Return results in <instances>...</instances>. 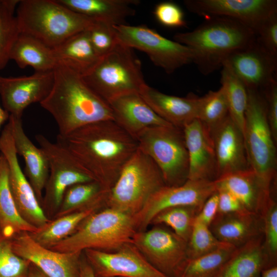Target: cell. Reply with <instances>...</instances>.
<instances>
[{
	"instance_id": "6da1fadb",
	"label": "cell",
	"mask_w": 277,
	"mask_h": 277,
	"mask_svg": "<svg viewBox=\"0 0 277 277\" xmlns=\"http://www.w3.org/2000/svg\"><path fill=\"white\" fill-rule=\"evenodd\" d=\"M56 142L95 181L109 191L138 148L136 140L114 120H104L57 136Z\"/></svg>"
},
{
	"instance_id": "7a4b0ae2",
	"label": "cell",
	"mask_w": 277,
	"mask_h": 277,
	"mask_svg": "<svg viewBox=\"0 0 277 277\" xmlns=\"http://www.w3.org/2000/svg\"><path fill=\"white\" fill-rule=\"evenodd\" d=\"M53 71L52 89L40 105L54 119L58 136H65L91 123L114 120L109 104L87 85L82 75L61 64Z\"/></svg>"
},
{
	"instance_id": "3957f363",
	"label": "cell",
	"mask_w": 277,
	"mask_h": 277,
	"mask_svg": "<svg viewBox=\"0 0 277 277\" xmlns=\"http://www.w3.org/2000/svg\"><path fill=\"white\" fill-rule=\"evenodd\" d=\"M174 41L190 48L200 72L210 74L222 68L227 56L254 43L253 31L242 23L226 17H211L193 30L178 33Z\"/></svg>"
},
{
	"instance_id": "277c9868",
	"label": "cell",
	"mask_w": 277,
	"mask_h": 277,
	"mask_svg": "<svg viewBox=\"0 0 277 277\" xmlns=\"http://www.w3.org/2000/svg\"><path fill=\"white\" fill-rule=\"evenodd\" d=\"M20 32L53 48L70 36L88 30L95 21L57 0H21L15 10Z\"/></svg>"
},
{
	"instance_id": "5b68a950",
	"label": "cell",
	"mask_w": 277,
	"mask_h": 277,
	"mask_svg": "<svg viewBox=\"0 0 277 277\" xmlns=\"http://www.w3.org/2000/svg\"><path fill=\"white\" fill-rule=\"evenodd\" d=\"M96 212L83 221L70 236L49 249L63 253H82L89 249L116 250L132 243L137 232L132 215L109 207Z\"/></svg>"
},
{
	"instance_id": "8992f818",
	"label": "cell",
	"mask_w": 277,
	"mask_h": 277,
	"mask_svg": "<svg viewBox=\"0 0 277 277\" xmlns=\"http://www.w3.org/2000/svg\"><path fill=\"white\" fill-rule=\"evenodd\" d=\"M165 186L157 166L138 148L109 190L106 204L133 216L155 192Z\"/></svg>"
},
{
	"instance_id": "52a82bcc",
	"label": "cell",
	"mask_w": 277,
	"mask_h": 277,
	"mask_svg": "<svg viewBox=\"0 0 277 277\" xmlns=\"http://www.w3.org/2000/svg\"><path fill=\"white\" fill-rule=\"evenodd\" d=\"M82 77L87 85L107 103L125 94L140 93L146 84L141 62L133 49L118 42Z\"/></svg>"
},
{
	"instance_id": "ba28073f",
	"label": "cell",
	"mask_w": 277,
	"mask_h": 277,
	"mask_svg": "<svg viewBox=\"0 0 277 277\" xmlns=\"http://www.w3.org/2000/svg\"><path fill=\"white\" fill-rule=\"evenodd\" d=\"M248 103L245 115L243 136L250 168L271 185L276 175L275 143L263 92L247 89Z\"/></svg>"
},
{
	"instance_id": "9c48e42d",
	"label": "cell",
	"mask_w": 277,
	"mask_h": 277,
	"mask_svg": "<svg viewBox=\"0 0 277 277\" xmlns=\"http://www.w3.org/2000/svg\"><path fill=\"white\" fill-rule=\"evenodd\" d=\"M138 148L154 162L167 186L188 180L189 158L182 129L172 125L144 130L136 137Z\"/></svg>"
},
{
	"instance_id": "30bf717a",
	"label": "cell",
	"mask_w": 277,
	"mask_h": 277,
	"mask_svg": "<svg viewBox=\"0 0 277 277\" xmlns=\"http://www.w3.org/2000/svg\"><path fill=\"white\" fill-rule=\"evenodd\" d=\"M113 28L118 42L144 52L167 74L193 62L194 53L190 48L166 38L146 25L124 24Z\"/></svg>"
},
{
	"instance_id": "8fae6325",
	"label": "cell",
	"mask_w": 277,
	"mask_h": 277,
	"mask_svg": "<svg viewBox=\"0 0 277 277\" xmlns=\"http://www.w3.org/2000/svg\"><path fill=\"white\" fill-rule=\"evenodd\" d=\"M35 139L45 153L49 167L42 206L43 205L49 210L57 211L64 194L69 187L95 180L60 144L51 142L41 134L36 135Z\"/></svg>"
},
{
	"instance_id": "7c38bea8",
	"label": "cell",
	"mask_w": 277,
	"mask_h": 277,
	"mask_svg": "<svg viewBox=\"0 0 277 277\" xmlns=\"http://www.w3.org/2000/svg\"><path fill=\"white\" fill-rule=\"evenodd\" d=\"M132 243L153 267L168 277H180L189 260L187 242L163 228L136 232Z\"/></svg>"
},
{
	"instance_id": "4fadbf2b",
	"label": "cell",
	"mask_w": 277,
	"mask_h": 277,
	"mask_svg": "<svg viewBox=\"0 0 277 277\" xmlns=\"http://www.w3.org/2000/svg\"><path fill=\"white\" fill-rule=\"evenodd\" d=\"M0 152L8 165L9 185L19 214L35 227H43L50 220L20 166L9 122L0 135Z\"/></svg>"
},
{
	"instance_id": "5bb4252c",
	"label": "cell",
	"mask_w": 277,
	"mask_h": 277,
	"mask_svg": "<svg viewBox=\"0 0 277 277\" xmlns=\"http://www.w3.org/2000/svg\"><path fill=\"white\" fill-rule=\"evenodd\" d=\"M216 191L214 181L188 180L177 186H165L155 192L133 218L137 229L144 230L160 212L180 206L201 208Z\"/></svg>"
},
{
	"instance_id": "9a60e30c",
	"label": "cell",
	"mask_w": 277,
	"mask_h": 277,
	"mask_svg": "<svg viewBox=\"0 0 277 277\" xmlns=\"http://www.w3.org/2000/svg\"><path fill=\"white\" fill-rule=\"evenodd\" d=\"M187 9L205 19L226 17L238 21L254 33L267 19L277 14L275 0H185Z\"/></svg>"
},
{
	"instance_id": "2e32d148",
	"label": "cell",
	"mask_w": 277,
	"mask_h": 277,
	"mask_svg": "<svg viewBox=\"0 0 277 277\" xmlns=\"http://www.w3.org/2000/svg\"><path fill=\"white\" fill-rule=\"evenodd\" d=\"M83 252L96 277H168L153 267L132 243L114 252L92 249Z\"/></svg>"
},
{
	"instance_id": "e0dca14e",
	"label": "cell",
	"mask_w": 277,
	"mask_h": 277,
	"mask_svg": "<svg viewBox=\"0 0 277 277\" xmlns=\"http://www.w3.org/2000/svg\"><path fill=\"white\" fill-rule=\"evenodd\" d=\"M224 63L230 67L247 89L263 92L276 81L277 56L268 52L256 39L229 54Z\"/></svg>"
},
{
	"instance_id": "ac0fdd59",
	"label": "cell",
	"mask_w": 277,
	"mask_h": 277,
	"mask_svg": "<svg viewBox=\"0 0 277 277\" xmlns=\"http://www.w3.org/2000/svg\"><path fill=\"white\" fill-rule=\"evenodd\" d=\"M53 82V70L18 77L0 75V96L4 109L9 115L22 118L28 106L40 104L47 96Z\"/></svg>"
},
{
	"instance_id": "d6986e66",
	"label": "cell",
	"mask_w": 277,
	"mask_h": 277,
	"mask_svg": "<svg viewBox=\"0 0 277 277\" xmlns=\"http://www.w3.org/2000/svg\"><path fill=\"white\" fill-rule=\"evenodd\" d=\"M14 253L29 261L48 277H78L82 253H63L44 247L29 233L11 239Z\"/></svg>"
},
{
	"instance_id": "ffe728a7",
	"label": "cell",
	"mask_w": 277,
	"mask_h": 277,
	"mask_svg": "<svg viewBox=\"0 0 277 277\" xmlns=\"http://www.w3.org/2000/svg\"><path fill=\"white\" fill-rule=\"evenodd\" d=\"M210 137L217 163V179L250 168L243 132L229 115Z\"/></svg>"
},
{
	"instance_id": "44dd1931",
	"label": "cell",
	"mask_w": 277,
	"mask_h": 277,
	"mask_svg": "<svg viewBox=\"0 0 277 277\" xmlns=\"http://www.w3.org/2000/svg\"><path fill=\"white\" fill-rule=\"evenodd\" d=\"M214 182L216 190L231 193L250 213L261 215L272 199L271 185L251 168L227 174Z\"/></svg>"
},
{
	"instance_id": "7402d4cb",
	"label": "cell",
	"mask_w": 277,
	"mask_h": 277,
	"mask_svg": "<svg viewBox=\"0 0 277 277\" xmlns=\"http://www.w3.org/2000/svg\"><path fill=\"white\" fill-rule=\"evenodd\" d=\"M183 130L189 158L188 180L214 181L217 163L211 137L197 119Z\"/></svg>"
},
{
	"instance_id": "603a6c76",
	"label": "cell",
	"mask_w": 277,
	"mask_h": 277,
	"mask_svg": "<svg viewBox=\"0 0 277 277\" xmlns=\"http://www.w3.org/2000/svg\"><path fill=\"white\" fill-rule=\"evenodd\" d=\"M108 104L114 121L135 139L147 128L171 125L160 117L138 92L119 96Z\"/></svg>"
},
{
	"instance_id": "cb8c5ba5",
	"label": "cell",
	"mask_w": 277,
	"mask_h": 277,
	"mask_svg": "<svg viewBox=\"0 0 277 277\" xmlns=\"http://www.w3.org/2000/svg\"><path fill=\"white\" fill-rule=\"evenodd\" d=\"M16 153L22 156L25 167L24 174L32 187L41 205L49 173L47 158L40 147H36L26 135L22 118L9 116Z\"/></svg>"
},
{
	"instance_id": "d4e9b609",
	"label": "cell",
	"mask_w": 277,
	"mask_h": 277,
	"mask_svg": "<svg viewBox=\"0 0 277 277\" xmlns=\"http://www.w3.org/2000/svg\"><path fill=\"white\" fill-rule=\"evenodd\" d=\"M139 93L160 117L174 127L183 129L197 119L199 97L193 93L184 97L170 95L146 84Z\"/></svg>"
},
{
	"instance_id": "484cf974",
	"label": "cell",
	"mask_w": 277,
	"mask_h": 277,
	"mask_svg": "<svg viewBox=\"0 0 277 277\" xmlns=\"http://www.w3.org/2000/svg\"><path fill=\"white\" fill-rule=\"evenodd\" d=\"M209 228L220 241L238 248L263 235V220L248 212L217 213Z\"/></svg>"
},
{
	"instance_id": "4316f807",
	"label": "cell",
	"mask_w": 277,
	"mask_h": 277,
	"mask_svg": "<svg viewBox=\"0 0 277 277\" xmlns=\"http://www.w3.org/2000/svg\"><path fill=\"white\" fill-rule=\"evenodd\" d=\"M269 266L262 235L236 248L213 277H259L261 271Z\"/></svg>"
},
{
	"instance_id": "83f0119b",
	"label": "cell",
	"mask_w": 277,
	"mask_h": 277,
	"mask_svg": "<svg viewBox=\"0 0 277 277\" xmlns=\"http://www.w3.org/2000/svg\"><path fill=\"white\" fill-rule=\"evenodd\" d=\"M70 10L92 20L112 26L126 24V18L134 16L132 6L138 0H57Z\"/></svg>"
},
{
	"instance_id": "f1b7e54d",
	"label": "cell",
	"mask_w": 277,
	"mask_h": 277,
	"mask_svg": "<svg viewBox=\"0 0 277 277\" xmlns=\"http://www.w3.org/2000/svg\"><path fill=\"white\" fill-rule=\"evenodd\" d=\"M88 30L70 36L52 48L57 64L82 76L90 71L101 58L91 43Z\"/></svg>"
},
{
	"instance_id": "f546056e",
	"label": "cell",
	"mask_w": 277,
	"mask_h": 277,
	"mask_svg": "<svg viewBox=\"0 0 277 277\" xmlns=\"http://www.w3.org/2000/svg\"><path fill=\"white\" fill-rule=\"evenodd\" d=\"M37 228L25 221L19 214L9 182L8 165L1 154L0 162V234L8 239L23 232L33 233Z\"/></svg>"
},
{
	"instance_id": "4dcf8cb0",
	"label": "cell",
	"mask_w": 277,
	"mask_h": 277,
	"mask_svg": "<svg viewBox=\"0 0 277 277\" xmlns=\"http://www.w3.org/2000/svg\"><path fill=\"white\" fill-rule=\"evenodd\" d=\"M10 60L14 61L20 68L30 66L35 72L53 71L57 65L52 48L22 33L13 46Z\"/></svg>"
},
{
	"instance_id": "1f68e13d",
	"label": "cell",
	"mask_w": 277,
	"mask_h": 277,
	"mask_svg": "<svg viewBox=\"0 0 277 277\" xmlns=\"http://www.w3.org/2000/svg\"><path fill=\"white\" fill-rule=\"evenodd\" d=\"M105 201L97 203L82 210L50 221L36 231L29 233L42 246L49 248L72 234L87 217L96 212Z\"/></svg>"
},
{
	"instance_id": "d6a6232c",
	"label": "cell",
	"mask_w": 277,
	"mask_h": 277,
	"mask_svg": "<svg viewBox=\"0 0 277 277\" xmlns=\"http://www.w3.org/2000/svg\"><path fill=\"white\" fill-rule=\"evenodd\" d=\"M109 191L97 181L78 183L65 191L55 217H58L106 200Z\"/></svg>"
},
{
	"instance_id": "836d02e7",
	"label": "cell",
	"mask_w": 277,
	"mask_h": 277,
	"mask_svg": "<svg viewBox=\"0 0 277 277\" xmlns=\"http://www.w3.org/2000/svg\"><path fill=\"white\" fill-rule=\"evenodd\" d=\"M221 83L225 90L229 115L243 134L248 98L247 89L226 63L222 67Z\"/></svg>"
},
{
	"instance_id": "e575fe53",
	"label": "cell",
	"mask_w": 277,
	"mask_h": 277,
	"mask_svg": "<svg viewBox=\"0 0 277 277\" xmlns=\"http://www.w3.org/2000/svg\"><path fill=\"white\" fill-rule=\"evenodd\" d=\"M229 115L228 103L222 86L199 97L197 119L210 136L212 131Z\"/></svg>"
},
{
	"instance_id": "d590c367",
	"label": "cell",
	"mask_w": 277,
	"mask_h": 277,
	"mask_svg": "<svg viewBox=\"0 0 277 277\" xmlns=\"http://www.w3.org/2000/svg\"><path fill=\"white\" fill-rule=\"evenodd\" d=\"M19 0H0V70L10 60L13 46L21 33L15 12Z\"/></svg>"
},
{
	"instance_id": "8d00e7d4",
	"label": "cell",
	"mask_w": 277,
	"mask_h": 277,
	"mask_svg": "<svg viewBox=\"0 0 277 277\" xmlns=\"http://www.w3.org/2000/svg\"><path fill=\"white\" fill-rule=\"evenodd\" d=\"M236 248L228 245L189 260L180 277H213L231 257Z\"/></svg>"
},
{
	"instance_id": "74e56055",
	"label": "cell",
	"mask_w": 277,
	"mask_h": 277,
	"mask_svg": "<svg viewBox=\"0 0 277 277\" xmlns=\"http://www.w3.org/2000/svg\"><path fill=\"white\" fill-rule=\"evenodd\" d=\"M201 209L193 206L168 208L158 213L151 223L168 226L177 236L188 242Z\"/></svg>"
},
{
	"instance_id": "f35d334b",
	"label": "cell",
	"mask_w": 277,
	"mask_h": 277,
	"mask_svg": "<svg viewBox=\"0 0 277 277\" xmlns=\"http://www.w3.org/2000/svg\"><path fill=\"white\" fill-rule=\"evenodd\" d=\"M228 245L217 240L209 226L196 219L187 242L189 259L196 258Z\"/></svg>"
},
{
	"instance_id": "ab89813d",
	"label": "cell",
	"mask_w": 277,
	"mask_h": 277,
	"mask_svg": "<svg viewBox=\"0 0 277 277\" xmlns=\"http://www.w3.org/2000/svg\"><path fill=\"white\" fill-rule=\"evenodd\" d=\"M30 266L14 253L11 239L0 234V277H28Z\"/></svg>"
},
{
	"instance_id": "60d3db41",
	"label": "cell",
	"mask_w": 277,
	"mask_h": 277,
	"mask_svg": "<svg viewBox=\"0 0 277 277\" xmlns=\"http://www.w3.org/2000/svg\"><path fill=\"white\" fill-rule=\"evenodd\" d=\"M264 247L271 266L276 265L277 205L270 200L261 214Z\"/></svg>"
},
{
	"instance_id": "b9f144b4",
	"label": "cell",
	"mask_w": 277,
	"mask_h": 277,
	"mask_svg": "<svg viewBox=\"0 0 277 277\" xmlns=\"http://www.w3.org/2000/svg\"><path fill=\"white\" fill-rule=\"evenodd\" d=\"M88 31L91 43L101 57L110 52L118 42L112 25L95 22Z\"/></svg>"
},
{
	"instance_id": "7bdbcfd3",
	"label": "cell",
	"mask_w": 277,
	"mask_h": 277,
	"mask_svg": "<svg viewBox=\"0 0 277 277\" xmlns=\"http://www.w3.org/2000/svg\"><path fill=\"white\" fill-rule=\"evenodd\" d=\"M156 20L162 25L171 28L186 27L187 22L182 9L172 2H163L156 5L153 10Z\"/></svg>"
},
{
	"instance_id": "ee69618b",
	"label": "cell",
	"mask_w": 277,
	"mask_h": 277,
	"mask_svg": "<svg viewBox=\"0 0 277 277\" xmlns=\"http://www.w3.org/2000/svg\"><path fill=\"white\" fill-rule=\"evenodd\" d=\"M255 34L257 42L270 53L277 56V14L267 19Z\"/></svg>"
},
{
	"instance_id": "f6af8a7d",
	"label": "cell",
	"mask_w": 277,
	"mask_h": 277,
	"mask_svg": "<svg viewBox=\"0 0 277 277\" xmlns=\"http://www.w3.org/2000/svg\"><path fill=\"white\" fill-rule=\"evenodd\" d=\"M267 104V118L269 127L276 143L277 140V83L274 81L263 92Z\"/></svg>"
},
{
	"instance_id": "bcb514c9",
	"label": "cell",
	"mask_w": 277,
	"mask_h": 277,
	"mask_svg": "<svg viewBox=\"0 0 277 277\" xmlns=\"http://www.w3.org/2000/svg\"><path fill=\"white\" fill-rule=\"evenodd\" d=\"M216 192L218 194L217 213L248 212L239 200L230 192L223 189H217Z\"/></svg>"
},
{
	"instance_id": "7dc6e473",
	"label": "cell",
	"mask_w": 277,
	"mask_h": 277,
	"mask_svg": "<svg viewBox=\"0 0 277 277\" xmlns=\"http://www.w3.org/2000/svg\"><path fill=\"white\" fill-rule=\"evenodd\" d=\"M218 212V194L216 191L204 203L196 220L209 227Z\"/></svg>"
},
{
	"instance_id": "c3c4849f",
	"label": "cell",
	"mask_w": 277,
	"mask_h": 277,
	"mask_svg": "<svg viewBox=\"0 0 277 277\" xmlns=\"http://www.w3.org/2000/svg\"><path fill=\"white\" fill-rule=\"evenodd\" d=\"M78 277H96L91 267L85 258L81 260Z\"/></svg>"
},
{
	"instance_id": "681fc988",
	"label": "cell",
	"mask_w": 277,
	"mask_h": 277,
	"mask_svg": "<svg viewBox=\"0 0 277 277\" xmlns=\"http://www.w3.org/2000/svg\"><path fill=\"white\" fill-rule=\"evenodd\" d=\"M259 277H277V266L273 265L264 268Z\"/></svg>"
},
{
	"instance_id": "f907efd6",
	"label": "cell",
	"mask_w": 277,
	"mask_h": 277,
	"mask_svg": "<svg viewBox=\"0 0 277 277\" xmlns=\"http://www.w3.org/2000/svg\"><path fill=\"white\" fill-rule=\"evenodd\" d=\"M28 277H48L36 267L31 263Z\"/></svg>"
},
{
	"instance_id": "816d5d0a",
	"label": "cell",
	"mask_w": 277,
	"mask_h": 277,
	"mask_svg": "<svg viewBox=\"0 0 277 277\" xmlns=\"http://www.w3.org/2000/svg\"><path fill=\"white\" fill-rule=\"evenodd\" d=\"M9 114L0 106V129L4 123L9 119Z\"/></svg>"
},
{
	"instance_id": "f5cc1de1",
	"label": "cell",
	"mask_w": 277,
	"mask_h": 277,
	"mask_svg": "<svg viewBox=\"0 0 277 277\" xmlns=\"http://www.w3.org/2000/svg\"><path fill=\"white\" fill-rule=\"evenodd\" d=\"M1 155H0V162H1Z\"/></svg>"
},
{
	"instance_id": "db71d44e",
	"label": "cell",
	"mask_w": 277,
	"mask_h": 277,
	"mask_svg": "<svg viewBox=\"0 0 277 277\" xmlns=\"http://www.w3.org/2000/svg\"><path fill=\"white\" fill-rule=\"evenodd\" d=\"M115 277H118V276H115Z\"/></svg>"
}]
</instances>
